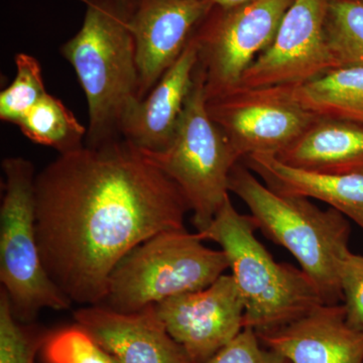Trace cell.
<instances>
[{
	"mask_svg": "<svg viewBox=\"0 0 363 363\" xmlns=\"http://www.w3.org/2000/svg\"><path fill=\"white\" fill-rule=\"evenodd\" d=\"M178 185L123 138L61 154L35 178L48 276L72 303L99 305L114 267L143 241L185 228Z\"/></svg>",
	"mask_w": 363,
	"mask_h": 363,
	"instance_id": "1",
	"label": "cell"
},
{
	"mask_svg": "<svg viewBox=\"0 0 363 363\" xmlns=\"http://www.w3.org/2000/svg\"><path fill=\"white\" fill-rule=\"evenodd\" d=\"M79 32L62 45L84 90L89 109L85 145L121 138V123L140 100V74L130 21L136 0H84Z\"/></svg>",
	"mask_w": 363,
	"mask_h": 363,
	"instance_id": "2",
	"label": "cell"
},
{
	"mask_svg": "<svg viewBox=\"0 0 363 363\" xmlns=\"http://www.w3.org/2000/svg\"><path fill=\"white\" fill-rule=\"evenodd\" d=\"M229 191L248 207L255 226L286 248L314 281L324 304L343 300L339 264L350 252V220L337 210H322L309 198L279 194L255 177L243 162L229 176Z\"/></svg>",
	"mask_w": 363,
	"mask_h": 363,
	"instance_id": "3",
	"label": "cell"
},
{
	"mask_svg": "<svg viewBox=\"0 0 363 363\" xmlns=\"http://www.w3.org/2000/svg\"><path fill=\"white\" fill-rule=\"evenodd\" d=\"M255 229L252 217L240 213L228 197L210 225L197 233L225 253L245 305V327L259 333L292 323L324 302L302 269L276 262Z\"/></svg>",
	"mask_w": 363,
	"mask_h": 363,
	"instance_id": "4",
	"label": "cell"
},
{
	"mask_svg": "<svg viewBox=\"0 0 363 363\" xmlns=\"http://www.w3.org/2000/svg\"><path fill=\"white\" fill-rule=\"evenodd\" d=\"M187 229L164 231L133 248L112 271L102 304L138 312L166 298L203 290L229 269L223 250L205 247Z\"/></svg>",
	"mask_w": 363,
	"mask_h": 363,
	"instance_id": "5",
	"label": "cell"
},
{
	"mask_svg": "<svg viewBox=\"0 0 363 363\" xmlns=\"http://www.w3.org/2000/svg\"><path fill=\"white\" fill-rule=\"evenodd\" d=\"M138 150L181 189L193 211L197 233L207 228L229 197V176L238 160L209 116L199 64L169 147L160 152Z\"/></svg>",
	"mask_w": 363,
	"mask_h": 363,
	"instance_id": "6",
	"label": "cell"
},
{
	"mask_svg": "<svg viewBox=\"0 0 363 363\" xmlns=\"http://www.w3.org/2000/svg\"><path fill=\"white\" fill-rule=\"evenodd\" d=\"M6 176L0 208V281L11 312L23 323H32L45 308L62 311L72 302L48 276L35 228L33 164L23 157L2 161Z\"/></svg>",
	"mask_w": 363,
	"mask_h": 363,
	"instance_id": "7",
	"label": "cell"
},
{
	"mask_svg": "<svg viewBox=\"0 0 363 363\" xmlns=\"http://www.w3.org/2000/svg\"><path fill=\"white\" fill-rule=\"evenodd\" d=\"M294 0H250L212 6L191 39L197 45L207 100L240 87L253 62L274 42Z\"/></svg>",
	"mask_w": 363,
	"mask_h": 363,
	"instance_id": "8",
	"label": "cell"
},
{
	"mask_svg": "<svg viewBox=\"0 0 363 363\" xmlns=\"http://www.w3.org/2000/svg\"><path fill=\"white\" fill-rule=\"evenodd\" d=\"M207 109L238 162L278 156L317 117L298 101L295 86L238 88L207 100Z\"/></svg>",
	"mask_w": 363,
	"mask_h": 363,
	"instance_id": "9",
	"label": "cell"
},
{
	"mask_svg": "<svg viewBox=\"0 0 363 363\" xmlns=\"http://www.w3.org/2000/svg\"><path fill=\"white\" fill-rule=\"evenodd\" d=\"M329 0H294L272 45L238 88L298 86L335 69L325 35Z\"/></svg>",
	"mask_w": 363,
	"mask_h": 363,
	"instance_id": "10",
	"label": "cell"
},
{
	"mask_svg": "<svg viewBox=\"0 0 363 363\" xmlns=\"http://www.w3.org/2000/svg\"><path fill=\"white\" fill-rule=\"evenodd\" d=\"M156 310L167 331L196 363H206L245 328V305L231 274L203 290L166 298Z\"/></svg>",
	"mask_w": 363,
	"mask_h": 363,
	"instance_id": "11",
	"label": "cell"
},
{
	"mask_svg": "<svg viewBox=\"0 0 363 363\" xmlns=\"http://www.w3.org/2000/svg\"><path fill=\"white\" fill-rule=\"evenodd\" d=\"M211 7L205 0H136L130 28L140 74V100L181 56Z\"/></svg>",
	"mask_w": 363,
	"mask_h": 363,
	"instance_id": "12",
	"label": "cell"
},
{
	"mask_svg": "<svg viewBox=\"0 0 363 363\" xmlns=\"http://www.w3.org/2000/svg\"><path fill=\"white\" fill-rule=\"evenodd\" d=\"M74 318L119 363H196L169 335L156 305L133 313L91 305L74 313Z\"/></svg>",
	"mask_w": 363,
	"mask_h": 363,
	"instance_id": "13",
	"label": "cell"
},
{
	"mask_svg": "<svg viewBox=\"0 0 363 363\" xmlns=\"http://www.w3.org/2000/svg\"><path fill=\"white\" fill-rule=\"evenodd\" d=\"M257 335L292 363H363V331L347 324L343 304L318 306L292 323Z\"/></svg>",
	"mask_w": 363,
	"mask_h": 363,
	"instance_id": "14",
	"label": "cell"
},
{
	"mask_svg": "<svg viewBox=\"0 0 363 363\" xmlns=\"http://www.w3.org/2000/svg\"><path fill=\"white\" fill-rule=\"evenodd\" d=\"M199 64L197 45L190 39L157 85L131 105L121 123V136L138 150L160 152L173 140Z\"/></svg>",
	"mask_w": 363,
	"mask_h": 363,
	"instance_id": "15",
	"label": "cell"
},
{
	"mask_svg": "<svg viewBox=\"0 0 363 363\" xmlns=\"http://www.w3.org/2000/svg\"><path fill=\"white\" fill-rule=\"evenodd\" d=\"M241 162L274 192L326 203L363 230V169L314 173L286 166L272 155H253Z\"/></svg>",
	"mask_w": 363,
	"mask_h": 363,
	"instance_id": "16",
	"label": "cell"
},
{
	"mask_svg": "<svg viewBox=\"0 0 363 363\" xmlns=\"http://www.w3.org/2000/svg\"><path fill=\"white\" fill-rule=\"evenodd\" d=\"M277 159L286 166L322 174L363 169V123L316 117Z\"/></svg>",
	"mask_w": 363,
	"mask_h": 363,
	"instance_id": "17",
	"label": "cell"
},
{
	"mask_svg": "<svg viewBox=\"0 0 363 363\" xmlns=\"http://www.w3.org/2000/svg\"><path fill=\"white\" fill-rule=\"evenodd\" d=\"M300 104L317 117L363 123V68L339 67L295 86Z\"/></svg>",
	"mask_w": 363,
	"mask_h": 363,
	"instance_id": "18",
	"label": "cell"
},
{
	"mask_svg": "<svg viewBox=\"0 0 363 363\" xmlns=\"http://www.w3.org/2000/svg\"><path fill=\"white\" fill-rule=\"evenodd\" d=\"M16 125L32 142L52 147L60 155L84 147L87 130L61 100L45 94Z\"/></svg>",
	"mask_w": 363,
	"mask_h": 363,
	"instance_id": "19",
	"label": "cell"
},
{
	"mask_svg": "<svg viewBox=\"0 0 363 363\" xmlns=\"http://www.w3.org/2000/svg\"><path fill=\"white\" fill-rule=\"evenodd\" d=\"M325 35L336 68H363V0H329Z\"/></svg>",
	"mask_w": 363,
	"mask_h": 363,
	"instance_id": "20",
	"label": "cell"
},
{
	"mask_svg": "<svg viewBox=\"0 0 363 363\" xmlns=\"http://www.w3.org/2000/svg\"><path fill=\"white\" fill-rule=\"evenodd\" d=\"M16 65L13 82L0 93V119L16 125L48 92L37 59L20 52Z\"/></svg>",
	"mask_w": 363,
	"mask_h": 363,
	"instance_id": "21",
	"label": "cell"
},
{
	"mask_svg": "<svg viewBox=\"0 0 363 363\" xmlns=\"http://www.w3.org/2000/svg\"><path fill=\"white\" fill-rule=\"evenodd\" d=\"M50 333L13 316L9 296L0 292V363H35Z\"/></svg>",
	"mask_w": 363,
	"mask_h": 363,
	"instance_id": "22",
	"label": "cell"
},
{
	"mask_svg": "<svg viewBox=\"0 0 363 363\" xmlns=\"http://www.w3.org/2000/svg\"><path fill=\"white\" fill-rule=\"evenodd\" d=\"M40 351L45 363H119L78 324L50 333Z\"/></svg>",
	"mask_w": 363,
	"mask_h": 363,
	"instance_id": "23",
	"label": "cell"
},
{
	"mask_svg": "<svg viewBox=\"0 0 363 363\" xmlns=\"http://www.w3.org/2000/svg\"><path fill=\"white\" fill-rule=\"evenodd\" d=\"M339 283L346 312V322L363 331V255L350 250L341 259Z\"/></svg>",
	"mask_w": 363,
	"mask_h": 363,
	"instance_id": "24",
	"label": "cell"
},
{
	"mask_svg": "<svg viewBox=\"0 0 363 363\" xmlns=\"http://www.w3.org/2000/svg\"><path fill=\"white\" fill-rule=\"evenodd\" d=\"M206 363H292L277 351L267 348L255 329L245 327Z\"/></svg>",
	"mask_w": 363,
	"mask_h": 363,
	"instance_id": "25",
	"label": "cell"
},
{
	"mask_svg": "<svg viewBox=\"0 0 363 363\" xmlns=\"http://www.w3.org/2000/svg\"><path fill=\"white\" fill-rule=\"evenodd\" d=\"M212 6H233L236 4H243V2L250 1V0H205Z\"/></svg>",
	"mask_w": 363,
	"mask_h": 363,
	"instance_id": "26",
	"label": "cell"
}]
</instances>
